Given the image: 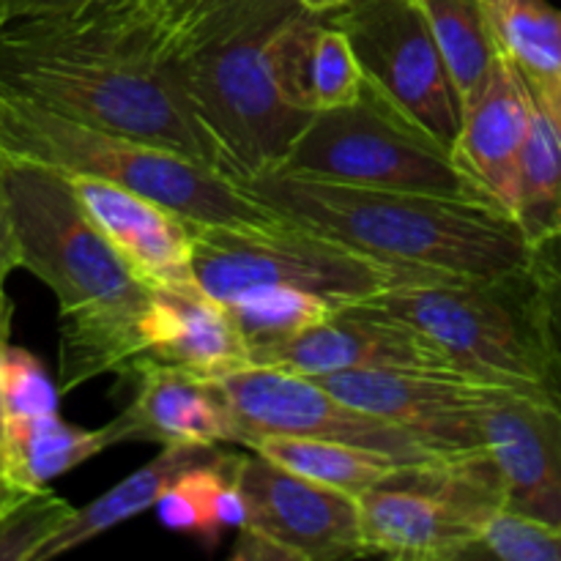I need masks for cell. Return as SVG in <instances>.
Returning <instances> with one entry per match:
<instances>
[{
    "instance_id": "1",
    "label": "cell",
    "mask_w": 561,
    "mask_h": 561,
    "mask_svg": "<svg viewBox=\"0 0 561 561\" xmlns=\"http://www.w3.org/2000/svg\"><path fill=\"white\" fill-rule=\"evenodd\" d=\"M0 80L80 124L153 142L225 173L181 69L142 0L0 25Z\"/></svg>"
},
{
    "instance_id": "2",
    "label": "cell",
    "mask_w": 561,
    "mask_h": 561,
    "mask_svg": "<svg viewBox=\"0 0 561 561\" xmlns=\"http://www.w3.org/2000/svg\"><path fill=\"white\" fill-rule=\"evenodd\" d=\"M5 190L20 268L58 299L60 392L107 373L135 378L146 365L142 318L151 288L121 261L64 173L5 153Z\"/></svg>"
},
{
    "instance_id": "3",
    "label": "cell",
    "mask_w": 561,
    "mask_h": 561,
    "mask_svg": "<svg viewBox=\"0 0 561 561\" xmlns=\"http://www.w3.org/2000/svg\"><path fill=\"white\" fill-rule=\"evenodd\" d=\"M241 186L301 228L438 279L507 277L535 261L518 222L491 203L290 173L257 175Z\"/></svg>"
},
{
    "instance_id": "4",
    "label": "cell",
    "mask_w": 561,
    "mask_h": 561,
    "mask_svg": "<svg viewBox=\"0 0 561 561\" xmlns=\"http://www.w3.org/2000/svg\"><path fill=\"white\" fill-rule=\"evenodd\" d=\"M296 11V0H239L168 44L236 184L277 173L316 118L285 102L268 64L272 36Z\"/></svg>"
},
{
    "instance_id": "5",
    "label": "cell",
    "mask_w": 561,
    "mask_h": 561,
    "mask_svg": "<svg viewBox=\"0 0 561 561\" xmlns=\"http://www.w3.org/2000/svg\"><path fill=\"white\" fill-rule=\"evenodd\" d=\"M367 301L420 329L460 376L561 409V367L535 268L491 279H411Z\"/></svg>"
},
{
    "instance_id": "6",
    "label": "cell",
    "mask_w": 561,
    "mask_h": 561,
    "mask_svg": "<svg viewBox=\"0 0 561 561\" xmlns=\"http://www.w3.org/2000/svg\"><path fill=\"white\" fill-rule=\"evenodd\" d=\"M0 151L64 175H91L142 192L192 225H277L274 208L219 170L153 142L80 124L0 80Z\"/></svg>"
},
{
    "instance_id": "7",
    "label": "cell",
    "mask_w": 561,
    "mask_h": 561,
    "mask_svg": "<svg viewBox=\"0 0 561 561\" xmlns=\"http://www.w3.org/2000/svg\"><path fill=\"white\" fill-rule=\"evenodd\" d=\"M192 247L197 285L222 305L252 288H296L354 305L411 279H431L290 219L241 228L192 225Z\"/></svg>"
},
{
    "instance_id": "8",
    "label": "cell",
    "mask_w": 561,
    "mask_h": 561,
    "mask_svg": "<svg viewBox=\"0 0 561 561\" xmlns=\"http://www.w3.org/2000/svg\"><path fill=\"white\" fill-rule=\"evenodd\" d=\"M277 173L499 206L458 168L444 142L367 82L354 104L310 121Z\"/></svg>"
},
{
    "instance_id": "9",
    "label": "cell",
    "mask_w": 561,
    "mask_h": 561,
    "mask_svg": "<svg viewBox=\"0 0 561 561\" xmlns=\"http://www.w3.org/2000/svg\"><path fill=\"white\" fill-rule=\"evenodd\" d=\"M496 507H502V493L488 455L403 469L400 477L359 496L367 557L469 559L482 520Z\"/></svg>"
},
{
    "instance_id": "10",
    "label": "cell",
    "mask_w": 561,
    "mask_h": 561,
    "mask_svg": "<svg viewBox=\"0 0 561 561\" xmlns=\"http://www.w3.org/2000/svg\"><path fill=\"white\" fill-rule=\"evenodd\" d=\"M348 36L367 85L453 151L463 107L416 0H351L327 14Z\"/></svg>"
},
{
    "instance_id": "11",
    "label": "cell",
    "mask_w": 561,
    "mask_h": 561,
    "mask_svg": "<svg viewBox=\"0 0 561 561\" xmlns=\"http://www.w3.org/2000/svg\"><path fill=\"white\" fill-rule=\"evenodd\" d=\"M219 381L241 431V447L255 436L279 433L378 449L403 460L411 469L460 463L438 455L394 422L345 403L316 378L250 365L228 373Z\"/></svg>"
},
{
    "instance_id": "12",
    "label": "cell",
    "mask_w": 561,
    "mask_h": 561,
    "mask_svg": "<svg viewBox=\"0 0 561 561\" xmlns=\"http://www.w3.org/2000/svg\"><path fill=\"white\" fill-rule=\"evenodd\" d=\"M345 403L394 422L438 455L485 458V411L507 389L471 381L460 373L345 370L316 378Z\"/></svg>"
},
{
    "instance_id": "13",
    "label": "cell",
    "mask_w": 561,
    "mask_h": 561,
    "mask_svg": "<svg viewBox=\"0 0 561 561\" xmlns=\"http://www.w3.org/2000/svg\"><path fill=\"white\" fill-rule=\"evenodd\" d=\"M250 359L307 378L345 370L455 373L436 343L373 301L340 307L296 337L250 351Z\"/></svg>"
},
{
    "instance_id": "14",
    "label": "cell",
    "mask_w": 561,
    "mask_h": 561,
    "mask_svg": "<svg viewBox=\"0 0 561 561\" xmlns=\"http://www.w3.org/2000/svg\"><path fill=\"white\" fill-rule=\"evenodd\" d=\"M247 524L274 537L299 561L367 557L359 496L294 474L247 449L236 471Z\"/></svg>"
},
{
    "instance_id": "15",
    "label": "cell",
    "mask_w": 561,
    "mask_h": 561,
    "mask_svg": "<svg viewBox=\"0 0 561 561\" xmlns=\"http://www.w3.org/2000/svg\"><path fill=\"white\" fill-rule=\"evenodd\" d=\"M121 261L148 288H201L195 279L192 222L164 203L91 175H66Z\"/></svg>"
},
{
    "instance_id": "16",
    "label": "cell",
    "mask_w": 561,
    "mask_h": 561,
    "mask_svg": "<svg viewBox=\"0 0 561 561\" xmlns=\"http://www.w3.org/2000/svg\"><path fill=\"white\" fill-rule=\"evenodd\" d=\"M502 507L561 529V409L502 392L482 422Z\"/></svg>"
},
{
    "instance_id": "17",
    "label": "cell",
    "mask_w": 561,
    "mask_h": 561,
    "mask_svg": "<svg viewBox=\"0 0 561 561\" xmlns=\"http://www.w3.org/2000/svg\"><path fill=\"white\" fill-rule=\"evenodd\" d=\"M131 403L104 425L110 447L126 442L159 444V447L241 444V431L219 378L151 362L137 370Z\"/></svg>"
},
{
    "instance_id": "18",
    "label": "cell",
    "mask_w": 561,
    "mask_h": 561,
    "mask_svg": "<svg viewBox=\"0 0 561 561\" xmlns=\"http://www.w3.org/2000/svg\"><path fill=\"white\" fill-rule=\"evenodd\" d=\"M531 118L535 99L524 77L499 55L485 85L463 104V118L453 142L458 168L510 217Z\"/></svg>"
},
{
    "instance_id": "19",
    "label": "cell",
    "mask_w": 561,
    "mask_h": 561,
    "mask_svg": "<svg viewBox=\"0 0 561 561\" xmlns=\"http://www.w3.org/2000/svg\"><path fill=\"white\" fill-rule=\"evenodd\" d=\"M142 340L146 365H175L206 378L252 365L236 318L201 288H151Z\"/></svg>"
},
{
    "instance_id": "20",
    "label": "cell",
    "mask_w": 561,
    "mask_h": 561,
    "mask_svg": "<svg viewBox=\"0 0 561 561\" xmlns=\"http://www.w3.org/2000/svg\"><path fill=\"white\" fill-rule=\"evenodd\" d=\"M268 64L283 99L301 113L348 107L365 88L348 36L327 14L301 9L285 20L268 44Z\"/></svg>"
},
{
    "instance_id": "21",
    "label": "cell",
    "mask_w": 561,
    "mask_h": 561,
    "mask_svg": "<svg viewBox=\"0 0 561 561\" xmlns=\"http://www.w3.org/2000/svg\"><path fill=\"white\" fill-rule=\"evenodd\" d=\"M222 444H217V447H203V444H173V447H162V453H159L151 463L131 471L129 477H124L118 485L104 491L102 496L93 499L91 504L75 510L69 524L42 548L36 561L64 557V553L96 540L104 531L115 529V526L148 513V510L157 507L159 496H162L184 471L214 463L217 458H222Z\"/></svg>"
},
{
    "instance_id": "22",
    "label": "cell",
    "mask_w": 561,
    "mask_h": 561,
    "mask_svg": "<svg viewBox=\"0 0 561 561\" xmlns=\"http://www.w3.org/2000/svg\"><path fill=\"white\" fill-rule=\"evenodd\" d=\"M499 49L561 129V9L548 0H482Z\"/></svg>"
},
{
    "instance_id": "23",
    "label": "cell",
    "mask_w": 561,
    "mask_h": 561,
    "mask_svg": "<svg viewBox=\"0 0 561 561\" xmlns=\"http://www.w3.org/2000/svg\"><path fill=\"white\" fill-rule=\"evenodd\" d=\"M110 449L104 427L88 431L60 420V414L31 416L0 425V471L22 491L47 488L85 460Z\"/></svg>"
},
{
    "instance_id": "24",
    "label": "cell",
    "mask_w": 561,
    "mask_h": 561,
    "mask_svg": "<svg viewBox=\"0 0 561 561\" xmlns=\"http://www.w3.org/2000/svg\"><path fill=\"white\" fill-rule=\"evenodd\" d=\"M244 449L263 455L272 463L307 477L312 482L334 488V491L362 496L370 488L383 485L411 469L403 460L392 458L378 449L356 447V444L327 442V438L307 436H255L244 444Z\"/></svg>"
},
{
    "instance_id": "25",
    "label": "cell",
    "mask_w": 561,
    "mask_h": 561,
    "mask_svg": "<svg viewBox=\"0 0 561 561\" xmlns=\"http://www.w3.org/2000/svg\"><path fill=\"white\" fill-rule=\"evenodd\" d=\"M431 25L460 107L485 85L502 55L482 0H416Z\"/></svg>"
},
{
    "instance_id": "26",
    "label": "cell",
    "mask_w": 561,
    "mask_h": 561,
    "mask_svg": "<svg viewBox=\"0 0 561 561\" xmlns=\"http://www.w3.org/2000/svg\"><path fill=\"white\" fill-rule=\"evenodd\" d=\"M513 219L531 247L561 233V129L537 104L520 157Z\"/></svg>"
},
{
    "instance_id": "27",
    "label": "cell",
    "mask_w": 561,
    "mask_h": 561,
    "mask_svg": "<svg viewBox=\"0 0 561 561\" xmlns=\"http://www.w3.org/2000/svg\"><path fill=\"white\" fill-rule=\"evenodd\" d=\"M250 351L283 343L337 312V301L296 288H252L225 301Z\"/></svg>"
},
{
    "instance_id": "28",
    "label": "cell",
    "mask_w": 561,
    "mask_h": 561,
    "mask_svg": "<svg viewBox=\"0 0 561 561\" xmlns=\"http://www.w3.org/2000/svg\"><path fill=\"white\" fill-rule=\"evenodd\" d=\"M241 455L244 453H222V458H217L214 463L184 471L159 496L157 507H153L159 524L170 531L197 535L206 546L219 542L222 526L214 518V499H217V491L222 488V482L230 480L239 471Z\"/></svg>"
},
{
    "instance_id": "29",
    "label": "cell",
    "mask_w": 561,
    "mask_h": 561,
    "mask_svg": "<svg viewBox=\"0 0 561 561\" xmlns=\"http://www.w3.org/2000/svg\"><path fill=\"white\" fill-rule=\"evenodd\" d=\"M561 561V529L515 510L496 507L485 515L469 559Z\"/></svg>"
},
{
    "instance_id": "30",
    "label": "cell",
    "mask_w": 561,
    "mask_h": 561,
    "mask_svg": "<svg viewBox=\"0 0 561 561\" xmlns=\"http://www.w3.org/2000/svg\"><path fill=\"white\" fill-rule=\"evenodd\" d=\"M71 515L75 507L49 488L25 493L0 515V561H36Z\"/></svg>"
},
{
    "instance_id": "31",
    "label": "cell",
    "mask_w": 561,
    "mask_h": 561,
    "mask_svg": "<svg viewBox=\"0 0 561 561\" xmlns=\"http://www.w3.org/2000/svg\"><path fill=\"white\" fill-rule=\"evenodd\" d=\"M60 387L31 351L9 345L0 359V425L58 414Z\"/></svg>"
},
{
    "instance_id": "32",
    "label": "cell",
    "mask_w": 561,
    "mask_h": 561,
    "mask_svg": "<svg viewBox=\"0 0 561 561\" xmlns=\"http://www.w3.org/2000/svg\"><path fill=\"white\" fill-rule=\"evenodd\" d=\"M535 268L537 288H540L542 312H546L548 334H551L553 351L561 367V233L546 244L535 247Z\"/></svg>"
},
{
    "instance_id": "33",
    "label": "cell",
    "mask_w": 561,
    "mask_h": 561,
    "mask_svg": "<svg viewBox=\"0 0 561 561\" xmlns=\"http://www.w3.org/2000/svg\"><path fill=\"white\" fill-rule=\"evenodd\" d=\"M233 3H239V0H142V5L157 20L159 31L164 33V49H168V44L175 36L192 31L203 20H208V16H214L217 11L228 9Z\"/></svg>"
},
{
    "instance_id": "34",
    "label": "cell",
    "mask_w": 561,
    "mask_h": 561,
    "mask_svg": "<svg viewBox=\"0 0 561 561\" xmlns=\"http://www.w3.org/2000/svg\"><path fill=\"white\" fill-rule=\"evenodd\" d=\"M113 3V0H0V25L31 16H58L91 9V5Z\"/></svg>"
},
{
    "instance_id": "35",
    "label": "cell",
    "mask_w": 561,
    "mask_h": 561,
    "mask_svg": "<svg viewBox=\"0 0 561 561\" xmlns=\"http://www.w3.org/2000/svg\"><path fill=\"white\" fill-rule=\"evenodd\" d=\"M233 561H299L290 548L277 542L274 537L263 535L255 526H241L239 540H236L233 551H230Z\"/></svg>"
},
{
    "instance_id": "36",
    "label": "cell",
    "mask_w": 561,
    "mask_h": 561,
    "mask_svg": "<svg viewBox=\"0 0 561 561\" xmlns=\"http://www.w3.org/2000/svg\"><path fill=\"white\" fill-rule=\"evenodd\" d=\"M14 268H20V250H16L9 190H5V153L0 151V283H5Z\"/></svg>"
},
{
    "instance_id": "37",
    "label": "cell",
    "mask_w": 561,
    "mask_h": 561,
    "mask_svg": "<svg viewBox=\"0 0 561 561\" xmlns=\"http://www.w3.org/2000/svg\"><path fill=\"white\" fill-rule=\"evenodd\" d=\"M11 316H14V305H11L9 294H5V283H0V359H3L5 348H9Z\"/></svg>"
},
{
    "instance_id": "38",
    "label": "cell",
    "mask_w": 561,
    "mask_h": 561,
    "mask_svg": "<svg viewBox=\"0 0 561 561\" xmlns=\"http://www.w3.org/2000/svg\"><path fill=\"white\" fill-rule=\"evenodd\" d=\"M296 3L305 11H310V14H332V11L348 5L351 0H296Z\"/></svg>"
},
{
    "instance_id": "39",
    "label": "cell",
    "mask_w": 561,
    "mask_h": 561,
    "mask_svg": "<svg viewBox=\"0 0 561 561\" xmlns=\"http://www.w3.org/2000/svg\"><path fill=\"white\" fill-rule=\"evenodd\" d=\"M25 493H31V491H22V488L11 485L5 477H0V502H16V499H22Z\"/></svg>"
},
{
    "instance_id": "40",
    "label": "cell",
    "mask_w": 561,
    "mask_h": 561,
    "mask_svg": "<svg viewBox=\"0 0 561 561\" xmlns=\"http://www.w3.org/2000/svg\"><path fill=\"white\" fill-rule=\"evenodd\" d=\"M16 502H20V499H16ZM11 504H14V502H0V515H3V510H9Z\"/></svg>"
},
{
    "instance_id": "41",
    "label": "cell",
    "mask_w": 561,
    "mask_h": 561,
    "mask_svg": "<svg viewBox=\"0 0 561 561\" xmlns=\"http://www.w3.org/2000/svg\"><path fill=\"white\" fill-rule=\"evenodd\" d=\"M0 477H3V471H0Z\"/></svg>"
}]
</instances>
